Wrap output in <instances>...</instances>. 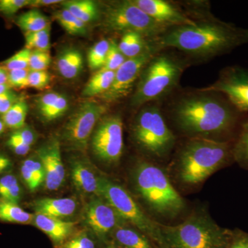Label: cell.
Instances as JSON below:
<instances>
[{"mask_svg": "<svg viewBox=\"0 0 248 248\" xmlns=\"http://www.w3.org/2000/svg\"><path fill=\"white\" fill-rule=\"evenodd\" d=\"M231 234L205 209L197 208L176 226L161 223L159 248H226Z\"/></svg>", "mask_w": 248, "mask_h": 248, "instance_id": "cell-5", "label": "cell"}, {"mask_svg": "<svg viewBox=\"0 0 248 248\" xmlns=\"http://www.w3.org/2000/svg\"><path fill=\"white\" fill-rule=\"evenodd\" d=\"M26 48L49 52L50 48V25L37 32H26Z\"/></svg>", "mask_w": 248, "mask_h": 248, "instance_id": "cell-34", "label": "cell"}, {"mask_svg": "<svg viewBox=\"0 0 248 248\" xmlns=\"http://www.w3.org/2000/svg\"><path fill=\"white\" fill-rule=\"evenodd\" d=\"M17 24L26 32H37L50 26L48 18L37 10L24 13L17 19Z\"/></svg>", "mask_w": 248, "mask_h": 248, "instance_id": "cell-29", "label": "cell"}, {"mask_svg": "<svg viewBox=\"0 0 248 248\" xmlns=\"http://www.w3.org/2000/svg\"><path fill=\"white\" fill-rule=\"evenodd\" d=\"M149 17L166 27H185L196 22L181 12L175 6L164 0H133Z\"/></svg>", "mask_w": 248, "mask_h": 248, "instance_id": "cell-17", "label": "cell"}, {"mask_svg": "<svg viewBox=\"0 0 248 248\" xmlns=\"http://www.w3.org/2000/svg\"><path fill=\"white\" fill-rule=\"evenodd\" d=\"M84 228L104 246L116 228L128 223L102 196L89 197L81 213Z\"/></svg>", "mask_w": 248, "mask_h": 248, "instance_id": "cell-12", "label": "cell"}, {"mask_svg": "<svg viewBox=\"0 0 248 248\" xmlns=\"http://www.w3.org/2000/svg\"><path fill=\"white\" fill-rule=\"evenodd\" d=\"M223 94L240 112L248 113V69L239 66L227 67L213 84L200 90Z\"/></svg>", "mask_w": 248, "mask_h": 248, "instance_id": "cell-13", "label": "cell"}, {"mask_svg": "<svg viewBox=\"0 0 248 248\" xmlns=\"http://www.w3.org/2000/svg\"><path fill=\"white\" fill-rule=\"evenodd\" d=\"M31 0H0V12L12 16L23 7L29 6Z\"/></svg>", "mask_w": 248, "mask_h": 248, "instance_id": "cell-40", "label": "cell"}, {"mask_svg": "<svg viewBox=\"0 0 248 248\" xmlns=\"http://www.w3.org/2000/svg\"><path fill=\"white\" fill-rule=\"evenodd\" d=\"M35 214L54 217L68 221L77 215L79 210V203L76 198H42L31 203Z\"/></svg>", "mask_w": 248, "mask_h": 248, "instance_id": "cell-19", "label": "cell"}, {"mask_svg": "<svg viewBox=\"0 0 248 248\" xmlns=\"http://www.w3.org/2000/svg\"><path fill=\"white\" fill-rule=\"evenodd\" d=\"M100 192L125 221L148 236L159 248L161 223L149 216L126 188L102 174Z\"/></svg>", "mask_w": 248, "mask_h": 248, "instance_id": "cell-8", "label": "cell"}, {"mask_svg": "<svg viewBox=\"0 0 248 248\" xmlns=\"http://www.w3.org/2000/svg\"><path fill=\"white\" fill-rule=\"evenodd\" d=\"M103 26L112 32H134L151 40L162 35L169 27L149 17L133 0L111 1L103 14Z\"/></svg>", "mask_w": 248, "mask_h": 248, "instance_id": "cell-9", "label": "cell"}, {"mask_svg": "<svg viewBox=\"0 0 248 248\" xmlns=\"http://www.w3.org/2000/svg\"><path fill=\"white\" fill-rule=\"evenodd\" d=\"M11 89V86L9 84L0 85V94L6 92Z\"/></svg>", "mask_w": 248, "mask_h": 248, "instance_id": "cell-50", "label": "cell"}, {"mask_svg": "<svg viewBox=\"0 0 248 248\" xmlns=\"http://www.w3.org/2000/svg\"><path fill=\"white\" fill-rule=\"evenodd\" d=\"M13 168V161L9 156L0 153V175L9 172Z\"/></svg>", "mask_w": 248, "mask_h": 248, "instance_id": "cell-47", "label": "cell"}, {"mask_svg": "<svg viewBox=\"0 0 248 248\" xmlns=\"http://www.w3.org/2000/svg\"><path fill=\"white\" fill-rule=\"evenodd\" d=\"M122 53L127 59L135 58L149 50L153 46L148 45L145 37L134 32L124 33L123 37L118 45Z\"/></svg>", "mask_w": 248, "mask_h": 248, "instance_id": "cell-26", "label": "cell"}, {"mask_svg": "<svg viewBox=\"0 0 248 248\" xmlns=\"http://www.w3.org/2000/svg\"><path fill=\"white\" fill-rule=\"evenodd\" d=\"M19 96L10 89L0 94V115H3L19 100Z\"/></svg>", "mask_w": 248, "mask_h": 248, "instance_id": "cell-44", "label": "cell"}, {"mask_svg": "<svg viewBox=\"0 0 248 248\" xmlns=\"http://www.w3.org/2000/svg\"><path fill=\"white\" fill-rule=\"evenodd\" d=\"M32 50L27 48L22 49L3 63L6 69L9 71L13 70L29 69V62Z\"/></svg>", "mask_w": 248, "mask_h": 248, "instance_id": "cell-37", "label": "cell"}, {"mask_svg": "<svg viewBox=\"0 0 248 248\" xmlns=\"http://www.w3.org/2000/svg\"><path fill=\"white\" fill-rule=\"evenodd\" d=\"M6 128V125H5L4 122H3L2 119L0 118V136L4 133Z\"/></svg>", "mask_w": 248, "mask_h": 248, "instance_id": "cell-51", "label": "cell"}, {"mask_svg": "<svg viewBox=\"0 0 248 248\" xmlns=\"http://www.w3.org/2000/svg\"><path fill=\"white\" fill-rule=\"evenodd\" d=\"M22 188L17 178L7 173L0 177V197L19 204L22 198Z\"/></svg>", "mask_w": 248, "mask_h": 248, "instance_id": "cell-30", "label": "cell"}, {"mask_svg": "<svg viewBox=\"0 0 248 248\" xmlns=\"http://www.w3.org/2000/svg\"><path fill=\"white\" fill-rule=\"evenodd\" d=\"M94 156L103 164L115 166L124 151V124L120 115L102 117L94 128L91 141Z\"/></svg>", "mask_w": 248, "mask_h": 248, "instance_id": "cell-11", "label": "cell"}, {"mask_svg": "<svg viewBox=\"0 0 248 248\" xmlns=\"http://www.w3.org/2000/svg\"><path fill=\"white\" fill-rule=\"evenodd\" d=\"M60 94H61L56 92H48L40 96L37 102V107L39 112L45 110L50 104L57 100Z\"/></svg>", "mask_w": 248, "mask_h": 248, "instance_id": "cell-46", "label": "cell"}, {"mask_svg": "<svg viewBox=\"0 0 248 248\" xmlns=\"http://www.w3.org/2000/svg\"><path fill=\"white\" fill-rule=\"evenodd\" d=\"M151 41L158 50L174 48L195 58H212L248 44V29L212 19L174 27Z\"/></svg>", "mask_w": 248, "mask_h": 248, "instance_id": "cell-2", "label": "cell"}, {"mask_svg": "<svg viewBox=\"0 0 248 248\" xmlns=\"http://www.w3.org/2000/svg\"><path fill=\"white\" fill-rule=\"evenodd\" d=\"M62 6L86 24L94 22L100 16L97 4L92 0L64 1Z\"/></svg>", "mask_w": 248, "mask_h": 248, "instance_id": "cell-23", "label": "cell"}, {"mask_svg": "<svg viewBox=\"0 0 248 248\" xmlns=\"http://www.w3.org/2000/svg\"><path fill=\"white\" fill-rule=\"evenodd\" d=\"M115 72L99 70L91 78L83 90L84 97L102 96L110 89L115 78Z\"/></svg>", "mask_w": 248, "mask_h": 248, "instance_id": "cell-25", "label": "cell"}, {"mask_svg": "<svg viewBox=\"0 0 248 248\" xmlns=\"http://www.w3.org/2000/svg\"><path fill=\"white\" fill-rule=\"evenodd\" d=\"M130 182L152 216L172 220L185 211V200L173 186L168 173L154 161H137L130 172Z\"/></svg>", "mask_w": 248, "mask_h": 248, "instance_id": "cell-4", "label": "cell"}, {"mask_svg": "<svg viewBox=\"0 0 248 248\" xmlns=\"http://www.w3.org/2000/svg\"><path fill=\"white\" fill-rule=\"evenodd\" d=\"M126 60L119 48L118 44L115 41L111 40L105 65L101 70L115 72Z\"/></svg>", "mask_w": 248, "mask_h": 248, "instance_id": "cell-36", "label": "cell"}, {"mask_svg": "<svg viewBox=\"0 0 248 248\" xmlns=\"http://www.w3.org/2000/svg\"><path fill=\"white\" fill-rule=\"evenodd\" d=\"M6 145L15 154L19 156H25L31 149V146L22 143L11 135H10L9 140L6 141Z\"/></svg>", "mask_w": 248, "mask_h": 248, "instance_id": "cell-45", "label": "cell"}, {"mask_svg": "<svg viewBox=\"0 0 248 248\" xmlns=\"http://www.w3.org/2000/svg\"><path fill=\"white\" fill-rule=\"evenodd\" d=\"M28 112L29 106L27 101L24 98L20 97L10 110L2 115L1 119L6 128L18 130L25 126Z\"/></svg>", "mask_w": 248, "mask_h": 248, "instance_id": "cell-28", "label": "cell"}, {"mask_svg": "<svg viewBox=\"0 0 248 248\" xmlns=\"http://www.w3.org/2000/svg\"><path fill=\"white\" fill-rule=\"evenodd\" d=\"M110 41L102 40L93 46L88 53V63L92 71L102 69L107 60Z\"/></svg>", "mask_w": 248, "mask_h": 248, "instance_id": "cell-33", "label": "cell"}, {"mask_svg": "<svg viewBox=\"0 0 248 248\" xmlns=\"http://www.w3.org/2000/svg\"><path fill=\"white\" fill-rule=\"evenodd\" d=\"M29 69L13 70L9 72L8 84L17 89H24L29 86Z\"/></svg>", "mask_w": 248, "mask_h": 248, "instance_id": "cell-39", "label": "cell"}, {"mask_svg": "<svg viewBox=\"0 0 248 248\" xmlns=\"http://www.w3.org/2000/svg\"><path fill=\"white\" fill-rule=\"evenodd\" d=\"M9 72L4 67L0 66V85L8 84Z\"/></svg>", "mask_w": 248, "mask_h": 248, "instance_id": "cell-49", "label": "cell"}, {"mask_svg": "<svg viewBox=\"0 0 248 248\" xmlns=\"http://www.w3.org/2000/svg\"><path fill=\"white\" fill-rule=\"evenodd\" d=\"M19 172L23 183L31 192H35L45 186V169L35 152L22 161Z\"/></svg>", "mask_w": 248, "mask_h": 248, "instance_id": "cell-21", "label": "cell"}, {"mask_svg": "<svg viewBox=\"0 0 248 248\" xmlns=\"http://www.w3.org/2000/svg\"><path fill=\"white\" fill-rule=\"evenodd\" d=\"M107 111L106 106L94 101L80 104L62 129L63 144L71 151L85 153L94 128Z\"/></svg>", "mask_w": 248, "mask_h": 248, "instance_id": "cell-10", "label": "cell"}, {"mask_svg": "<svg viewBox=\"0 0 248 248\" xmlns=\"http://www.w3.org/2000/svg\"><path fill=\"white\" fill-rule=\"evenodd\" d=\"M57 68L65 79H76L84 68V59L81 52L74 48H65L58 55Z\"/></svg>", "mask_w": 248, "mask_h": 248, "instance_id": "cell-22", "label": "cell"}, {"mask_svg": "<svg viewBox=\"0 0 248 248\" xmlns=\"http://www.w3.org/2000/svg\"><path fill=\"white\" fill-rule=\"evenodd\" d=\"M32 225L48 236L55 248L60 247L78 230L76 222L66 221L40 214H34Z\"/></svg>", "mask_w": 248, "mask_h": 248, "instance_id": "cell-18", "label": "cell"}, {"mask_svg": "<svg viewBox=\"0 0 248 248\" xmlns=\"http://www.w3.org/2000/svg\"><path fill=\"white\" fill-rule=\"evenodd\" d=\"M69 104L66 96L60 94L55 102L50 104L45 110L40 112L42 118L46 122H52L60 118L68 110Z\"/></svg>", "mask_w": 248, "mask_h": 248, "instance_id": "cell-35", "label": "cell"}, {"mask_svg": "<svg viewBox=\"0 0 248 248\" xmlns=\"http://www.w3.org/2000/svg\"><path fill=\"white\" fill-rule=\"evenodd\" d=\"M51 63V57L49 52L33 50L31 51L29 71H46Z\"/></svg>", "mask_w": 248, "mask_h": 248, "instance_id": "cell-38", "label": "cell"}, {"mask_svg": "<svg viewBox=\"0 0 248 248\" xmlns=\"http://www.w3.org/2000/svg\"><path fill=\"white\" fill-rule=\"evenodd\" d=\"M53 16L62 27L71 35L83 36L87 32L86 24L66 9L57 11Z\"/></svg>", "mask_w": 248, "mask_h": 248, "instance_id": "cell-31", "label": "cell"}, {"mask_svg": "<svg viewBox=\"0 0 248 248\" xmlns=\"http://www.w3.org/2000/svg\"><path fill=\"white\" fill-rule=\"evenodd\" d=\"M103 245L87 230H77L76 232L57 248H102Z\"/></svg>", "mask_w": 248, "mask_h": 248, "instance_id": "cell-32", "label": "cell"}, {"mask_svg": "<svg viewBox=\"0 0 248 248\" xmlns=\"http://www.w3.org/2000/svg\"><path fill=\"white\" fill-rule=\"evenodd\" d=\"M50 75L46 71H29V84L30 87L44 89L50 83Z\"/></svg>", "mask_w": 248, "mask_h": 248, "instance_id": "cell-41", "label": "cell"}, {"mask_svg": "<svg viewBox=\"0 0 248 248\" xmlns=\"http://www.w3.org/2000/svg\"><path fill=\"white\" fill-rule=\"evenodd\" d=\"M63 1H61V0H31L29 6L37 9L39 7L51 6V5L60 4Z\"/></svg>", "mask_w": 248, "mask_h": 248, "instance_id": "cell-48", "label": "cell"}, {"mask_svg": "<svg viewBox=\"0 0 248 248\" xmlns=\"http://www.w3.org/2000/svg\"><path fill=\"white\" fill-rule=\"evenodd\" d=\"M11 135L19 141L31 147L35 144L37 138V135L35 130L31 127L26 126V125L22 128L15 130Z\"/></svg>", "mask_w": 248, "mask_h": 248, "instance_id": "cell-43", "label": "cell"}, {"mask_svg": "<svg viewBox=\"0 0 248 248\" xmlns=\"http://www.w3.org/2000/svg\"><path fill=\"white\" fill-rule=\"evenodd\" d=\"M131 130L137 146L154 162L167 158L175 146V136L156 106L141 108L134 120Z\"/></svg>", "mask_w": 248, "mask_h": 248, "instance_id": "cell-7", "label": "cell"}, {"mask_svg": "<svg viewBox=\"0 0 248 248\" xmlns=\"http://www.w3.org/2000/svg\"><path fill=\"white\" fill-rule=\"evenodd\" d=\"M158 51L159 50L153 46L149 50L141 55L127 59L115 71V78L110 89L101 97L106 102H114L127 97L131 93L134 84L140 78L143 68L154 58Z\"/></svg>", "mask_w": 248, "mask_h": 248, "instance_id": "cell-14", "label": "cell"}, {"mask_svg": "<svg viewBox=\"0 0 248 248\" xmlns=\"http://www.w3.org/2000/svg\"><path fill=\"white\" fill-rule=\"evenodd\" d=\"M200 91L181 98L172 108L178 130L188 138L234 142L242 115L223 94Z\"/></svg>", "mask_w": 248, "mask_h": 248, "instance_id": "cell-1", "label": "cell"}, {"mask_svg": "<svg viewBox=\"0 0 248 248\" xmlns=\"http://www.w3.org/2000/svg\"><path fill=\"white\" fill-rule=\"evenodd\" d=\"M70 172L73 186L81 195L101 196V174L87 158L73 156L69 162Z\"/></svg>", "mask_w": 248, "mask_h": 248, "instance_id": "cell-16", "label": "cell"}, {"mask_svg": "<svg viewBox=\"0 0 248 248\" xmlns=\"http://www.w3.org/2000/svg\"><path fill=\"white\" fill-rule=\"evenodd\" d=\"M233 159L240 167L248 170V117L245 119L232 145Z\"/></svg>", "mask_w": 248, "mask_h": 248, "instance_id": "cell-27", "label": "cell"}, {"mask_svg": "<svg viewBox=\"0 0 248 248\" xmlns=\"http://www.w3.org/2000/svg\"><path fill=\"white\" fill-rule=\"evenodd\" d=\"M185 63L169 54L156 55L142 70L131 105L140 107L164 97L177 87Z\"/></svg>", "mask_w": 248, "mask_h": 248, "instance_id": "cell-6", "label": "cell"}, {"mask_svg": "<svg viewBox=\"0 0 248 248\" xmlns=\"http://www.w3.org/2000/svg\"><path fill=\"white\" fill-rule=\"evenodd\" d=\"M233 142L188 138L172 164L173 177L183 187L192 188L214 173L234 162Z\"/></svg>", "mask_w": 248, "mask_h": 248, "instance_id": "cell-3", "label": "cell"}, {"mask_svg": "<svg viewBox=\"0 0 248 248\" xmlns=\"http://www.w3.org/2000/svg\"><path fill=\"white\" fill-rule=\"evenodd\" d=\"M102 248H115V246H112V245H111L110 244H107L106 245H104V246Z\"/></svg>", "mask_w": 248, "mask_h": 248, "instance_id": "cell-52", "label": "cell"}, {"mask_svg": "<svg viewBox=\"0 0 248 248\" xmlns=\"http://www.w3.org/2000/svg\"><path fill=\"white\" fill-rule=\"evenodd\" d=\"M108 244L117 248H159L148 236L129 223L116 228Z\"/></svg>", "mask_w": 248, "mask_h": 248, "instance_id": "cell-20", "label": "cell"}, {"mask_svg": "<svg viewBox=\"0 0 248 248\" xmlns=\"http://www.w3.org/2000/svg\"><path fill=\"white\" fill-rule=\"evenodd\" d=\"M34 214L25 211L19 204L0 197V221L17 224H32Z\"/></svg>", "mask_w": 248, "mask_h": 248, "instance_id": "cell-24", "label": "cell"}, {"mask_svg": "<svg viewBox=\"0 0 248 248\" xmlns=\"http://www.w3.org/2000/svg\"><path fill=\"white\" fill-rule=\"evenodd\" d=\"M45 170V187L47 190L57 191L63 187L66 179V170L61 155V143L53 138L35 152Z\"/></svg>", "mask_w": 248, "mask_h": 248, "instance_id": "cell-15", "label": "cell"}, {"mask_svg": "<svg viewBox=\"0 0 248 248\" xmlns=\"http://www.w3.org/2000/svg\"><path fill=\"white\" fill-rule=\"evenodd\" d=\"M226 248H248V233L240 229L231 230Z\"/></svg>", "mask_w": 248, "mask_h": 248, "instance_id": "cell-42", "label": "cell"}]
</instances>
